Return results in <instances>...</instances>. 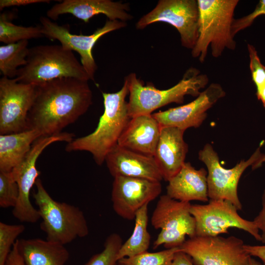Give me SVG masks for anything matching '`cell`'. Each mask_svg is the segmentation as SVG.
<instances>
[{"instance_id": "obj_1", "label": "cell", "mask_w": 265, "mask_h": 265, "mask_svg": "<svg viewBox=\"0 0 265 265\" xmlns=\"http://www.w3.org/2000/svg\"><path fill=\"white\" fill-rule=\"evenodd\" d=\"M92 97L88 81L76 78H58L36 85L27 130H36L41 137L61 132L87 111Z\"/></svg>"}, {"instance_id": "obj_2", "label": "cell", "mask_w": 265, "mask_h": 265, "mask_svg": "<svg viewBox=\"0 0 265 265\" xmlns=\"http://www.w3.org/2000/svg\"><path fill=\"white\" fill-rule=\"evenodd\" d=\"M129 94L125 79L121 89L115 93L103 92L104 110L95 130L90 134L73 139L66 145L67 152L87 151L97 164L101 165L115 147L131 118L126 98Z\"/></svg>"}, {"instance_id": "obj_3", "label": "cell", "mask_w": 265, "mask_h": 265, "mask_svg": "<svg viewBox=\"0 0 265 265\" xmlns=\"http://www.w3.org/2000/svg\"><path fill=\"white\" fill-rule=\"evenodd\" d=\"M125 79L129 86L128 107L131 118L142 114H151L155 110L172 103L182 104L186 95L196 98L209 81L206 74H201L194 67L188 69L178 83L164 90L157 88L152 83L144 85L135 73H131Z\"/></svg>"}, {"instance_id": "obj_4", "label": "cell", "mask_w": 265, "mask_h": 265, "mask_svg": "<svg viewBox=\"0 0 265 265\" xmlns=\"http://www.w3.org/2000/svg\"><path fill=\"white\" fill-rule=\"evenodd\" d=\"M198 36L191 55L203 63L210 46L213 57H220L225 49L235 50L236 42L231 32L234 13L238 0H197Z\"/></svg>"}, {"instance_id": "obj_5", "label": "cell", "mask_w": 265, "mask_h": 265, "mask_svg": "<svg viewBox=\"0 0 265 265\" xmlns=\"http://www.w3.org/2000/svg\"><path fill=\"white\" fill-rule=\"evenodd\" d=\"M61 78L90 79L73 51L62 45H44L29 48L26 63L15 78L19 82L37 85Z\"/></svg>"}, {"instance_id": "obj_6", "label": "cell", "mask_w": 265, "mask_h": 265, "mask_svg": "<svg viewBox=\"0 0 265 265\" xmlns=\"http://www.w3.org/2000/svg\"><path fill=\"white\" fill-rule=\"evenodd\" d=\"M35 185L33 197L42 219L40 228L45 233L47 240L65 245L88 235L87 221L79 208L54 200L40 179Z\"/></svg>"}, {"instance_id": "obj_7", "label": "cell", "mask_w": 265, "mask_h": 265, "mask_svg": "<svg viewBox=\"0 0 265 265\" xmlns=\"http://www.w3.org/2000/svg\"><path fill=\"white\" fill-rule=\"evenodd\" d=\"M190 202L180 201L167 194L160 196L153 212L151 225L160 229L153 243L154 249L163 245L166 248L179 247L195 236V221L190 212Z\"/></svg>"}, {"instance_id": "obj_8", "label": "cell", "mask_w": 265, "mask_h": 265, "mask_svg": "<svg viewBox=\"0 0 265 265\" xmlns=\"http://www.w3.org/2000/svg\"><path fill=\"white\" fill-rule=\"evenodd\" d=\"M260 147L247 160H241L234 167L226 169L222 166L217 153L212 145L206 144L198 153L199 160L206 165L207 169L208 196L210 199H223L232 203L238 210L242 205L238 194L239 179L249 166L253 169L258 168V163L263 154Z\"/></svg>"}, {"instance_id": "obj_9", "label": "cell", "mask_w": 265, "mask_h": 265, "mask_svg": "<svg viewBox=\"0 0 265 265\" xmlns=\"http://www.w3.org/2000/svg\"><path fill=\"white\" fill-rule=\"evenodd\" d=\"M74 134L60 132L49 136H42L36 139L22 162L11 171L19 187V198L13 208L14 217L22 222L34 223L40 218L37 209L32 205L29 198L31 188L40 174L36 167L38 158L50 144L58 141L71 142Z\"/></svg>"}, {"instance_id": "obj_10", "label": "cell", "mask_w": 265, "mask_h": 265, "mask_svg": "<svg viewBox=\"0 0 265 265\" xmlns=\"http://www.w3.org/2000/svg\"><path fill=\"white\" fill-rule=\"evenodd\" d=\"M230 202L210 199L208 204H191L190 212L195 221V236L216 237L231 228L243 230L261 241L260 232L253 221L241 217Z\"/></svg>"}, {"instance_id": "obj_11", "label": "cell", "mask_w": 265, "mask_h": 265, "mask_svg": "<svg viewBox=\"0 0 265 265\" xmlns=\"http://www.w3.org/2000/svg\"><path fill=\"white\" fill-rule=\"evenodd\" d=\"M157 22L166 23L176 28L182 46L192 50L198 36L197 0H160L153 10L138 20L136 27L142 29Z\"/></svg>"}, {"instance_id": "obj_12", "label": "cell", "mask_w": 265, "mask_h": 265, "mask_svg": "<svg viewBox=\"0 0 265 265\" xmlns=\"http://www.w3.org/2000/svg\"><path fill=\"white\" fill-rule=\"evenodd\" d=\"M243 241L231 236L189 238L179 247L188 255L194 265H247L250 256Z\"/></svg>"}, {"instance_id": "obj_13", "label": "cell", "mask_w": 265, "mask_h": 265, "mask_svg": "<svg viewBox=\"0 0 265 265\" xmlns=\"http://www.w3.org/2000/svg\"><path fill=\"white\" fill-rule=\"evenodd\" d=\"M35 88V84L21 83L15 78L0 79V134L27 130V117Z\"/></svg>"}, {"instance_id": "obj_14", "label": "cell", "mask_w": 265, "mask_h": 265, "mask_svg": "<svg viewBox=\"0 0 265 265\" xmlns=\"http://www.w3.org/2000/svg\"><path fill=\"white\" fill-rule=\"evenodd\" d=\"M42 33L52 40H57L63 47L77 52L80 56V62L90 80H94L97 66L92 54V50L97 41L103 35L127 26L125 22L107 21L104 26L97 29L92 34L84 35L72 34L69 26L59 25L49 18H40Z\"/></svg>"}, {"instance_id": "obj_15", "label": "cell", "mask_w": 265, "mask_h": 265, "mask_svg": "<svg viewBox=\"0 0 265 265\" xmlns=\"http://www.w3.org/2000/svg\"><path fill=\"white\" fill-rule=\"evenodd\" d=\"M161 192L160 182L137 178L115 177L111 191L113 209L124 219H134L137 212L158 197Z\"/></svg>"}, {"instance_id": "obj_16", "label": "cell", "mask_w": 265, "mask_h": 265, "mask_svg": "<svg viewBox=\"0 0 265 265\" xmlns=\"http://www.w3.org/2000/svg\"><path fill=\"white\" fill-rule=\"evenodd\" d=\"M225 94L220 84L212 83L190 103L152 115L161 127H174L185 131L197 128L207 118L208 110Z\"/></svg>"}, {"instance_id": "obj_17", "label": "cell", "mask_w": 265, "mask_h": 265, "mask_svg": "<svg viewBox=\"0 0 265 265\" xmlns=\"http://www.w3.org/2000/svg\"><path fill=\"white\" fill-rule=\"evenodd\" d=\"M129 10L128 3L110 0H64L49 9L47 16L50 19L56 20L61 15L71 14L88 23L94 16L104 14L109 20L126 22L132 19L128 13Z\"/></svg>"}, {"instance_id": "obj_18", "label": "cell", "mask_w": 265, "mask_h": 265, "mask_svg": "<svg viewBox=\"0 0 265 265\" xmlns=\"http://www.w3.org/2000/svg\"><path fill=\"white\" fill-rule=\"evenodd\" d=\"M105 161L114 177L123 176L160 182V171L153 157L138 153L118 144L107 155Z\"/></svg>"}, {"instance_id": "obj_19", "label": "cell", "mask_w": 265, "mask_h": 265, "mask_svg": "<svg viewBox=\"0 0 265 265\" xmlns=\"http://www.w3.org/2000/svg\"><path fill=\"white\" fill-rule=\"evenodd\" d=\"M185 131L174 127H162L154 155L163 180L169 181L181 169L188 152L184 139Z\"/></svg>"}, {"instance_id": "obj_20", "label": "cell", "mask_w": 265, "mask_h": 265, "mask_svg": "<svg viewBox=\"0 0 265 265\" xmlns=\"http://www.w3.org/2000/svg\"><path fill=\"white\" fill-rule=\"evenodd\" d=\"M161 127L152 114L132 117L122 132L118 145L153 157Z\"/></svg>"}, {"instance_id": "obj_21", "label": "cell", "mask_w": 265, "mask_h": 265, "mask_svg": "<svg viewBox=\"0 0 265 265\" xmlns=\"http://www.w3.org/2000/svg\"><path fill=\"white\" fill-rule=\"evenodd\" d=\"M166 194L175 200L209 201L207 171L202 168L196 169L189 162H185L180 170L169 181Z\"/></svg>"}, {"instance_id": "obj_22", "label": "cell", "mask_w": 265, "mask_h": 265, "mask_svg": "<svg viewBox=\"0 0 265 265\" xmlns=\"http://www.w3.org/2000/svg\"><path fill=\"white\" fill-rule=\"evenodd\" d=\"M16 243L25 265H65L70 257L64 245L46 239H18Z\"/></svg>"}, {"instance_id": "obj_23", "label": "cell", "mask_w": 265, "mask_h": 265, "mask_svg": "<svg viewBox=\"0 0 265 265\" xmlns=\"http://www.w3.org/2000/svg\"><path fill=\"white\" fill-rule=\"evenodd\" d=\"M40 137V133L34 130L0 134V171L10 172L19 165Z\"/></svg>"}, {"instance_id": "obj_24", "label": "cell", "mask_w": 265, "mask_h": 265, "mask_svg": "<svg viewBox=\"0 0 265 265\" xmlns=\"http://www.w3.org/2000/svg\"><path fill=\"white\" fill-rule=\"evenodd\" d=\"M148 206L146 204L136 212L134 229L130 237L121 245L117 256L118 261L147 251L151 237L147 229Z\"/></svg>"}, {"instance_id": "obj_25", "label": "cell", "mask_w": 265, "mask_h": 265, "mask_svg": "<svg viewBox=\"0 0 265 265\" xmlns=\"http://www.w3.org/2000/svg\"><path fill=\"white\" fill-rule=\"evenodd\" d=\"M28 44V40H22L0 47V71L3 77L15 78L18 69L26 65Z\"/></svg>"}, {"instance_id": "obj_26", "label": "cell", "mask_w": 265, "mask_h": 265, "mask_svg": "<svg viewBox=\"0 0 265 265\" xmlns=\"http://www.w3.org/2000/svg\"><path fill=\"white\" fill-rule=\"evenodd\" d=\"M12 14L3 12L0 15V41L5 44L44 37L41 26H23L12 22Z\"/></svg>"}, {"instance_id": "obj_27", "label": "cell", "mask_w": 265, "mask_h": 265, "mask_svg": "<svg viewBox=\"0 0 265 265\" xmlns=\"http://www.w3.org/2000/svg\"><path fill=\"white\" fill-rule=\"evenodd\" d=\"M179 247L168 248L157 252L147 251L131 257L119 260L117 263L123 265H171Z\"/></svg>"}, {"instance_id": "obj_28", "label": "cell", "mask_w": 265, "mask_h": 265, "mask_svg": "<svg viewBox=\"0 0 265 265\" xmlns=\"http://www.w3.org/2000/svg\"><path fill=\"white\" fill-rule=\"evenodd\" d=\"M122 244V238L119 234L109 235L105 240L102 251L93 256L84 265H115Z\"/></svg>"}, {"instance_id": "obj_29", "label": "cell", "mask_w": 265, "mask_h": 265, "mask_svg": "<svg viewBox=\"0 0 265 265\" xmlns=\"http://www.w3.org/2000/svg\"><path fill=\"white\" fill-rule=\"evenodd\" d=\"M25 228L23 224L0 222V265H4L17 238Z\"/></svg>"}, {"instance_id": "obj_30", "label": "cell", "mask_w": 265, "mask_h": 265, "mask_svg": "<svg viewBox=\"0 0 265 265\" xmlns=\"http://www.w3.org/2000/svg\"><path fill=\"white\" fill-rule=\"evenodd\" d=\"M19 187L10 172L0 171V207L16 206L19 198Z\"/></svg>"}, {"instance_id": "obj_31", "label": "cell", "mask_w": 265, "mask_h": 265, "mask_svg": "<svg viewBox=\"0 0 265 265\" xmlns=\"http://www.w3.org/2000/svg\"><path fill=\"white\" fill-rule=\"evenodd\" d=\"M247 47L252 80L257 89L265 85V66L262 63L255 47L248 44Z\"/></svg>"}, {"instance_id": "obj_32", "label": "cell", "mask_w": 265, "mask_h": 265, "mask_svg": "<svg viewBox=\"0 0 265 265\" xmlns=\"http://www.w3.org/2000/svg\"><path fill=\"white\" fill-rule=\"evenodd\" d=\"M265 15V0H260L255 9L249 14L238 19H234L231 27L233 36L250 26L259 16Z\"/></svg>"}, {"instance_id": "obj_33", "label": "cell", "mask_w": 265, "mask_h": 265, "mask_svg": "<svg viewBox=\"0 0 265 265\" xmlns=\"http://www.w3.org/2000/svg\"><path fill=\"white\" fill-rule=\"evenodd\" d=\"M253 221L260 232V241L265 244V190L262 196L261 210Z\"/></svg>"}, {"instance_id": "obj_34", "label": "cell", "mask_w": 265, "mask_h": 265, "mask_svg": "<svg viewBox=\"0 0 265 265\" xmlns=\"http://www.w3.org/2000/svg\"><path fill=\"white\" fill-rule=\"evenodd\" d=\"M49 0H0V9L8 7L15 6H24L37 3H50Z\"/></svg>"}, {"instance_id": "obj_35", "label": "cell", "mask_w": 265, "mask_h": 265, "mask_svg": "<svg viewBox=\"0 0 265 265\" xmlns=\"http://www.w3.org/2000/svg\"><path fill=\"white\" fill-rule=\"evenodd\" d=\"M244 248L250 256L259 258L263 263L262 265H265V245H252L244 244Z\"/></svg>"}, {"instance_id": "obj_36", "label": "cell", "mask_w": 265, "mask_h": 265, "mask_svg": "<svg viewBox=\"0 0 265 265\" xmlns=\"http://www.w3.org/2000/svg\"><path fill=\"white\" fill-rule=\"evenodd\" d=\"M4 265H25L18 251L16 241L12 247Z\"/></svg>"}, {"instance_id": "obj_37", "label": "cell", "mask_w": 265, "mask_h": 265, "mask_svg": "<svg viewBox=\"0 0 265 265\" xmlns=\"http://www.w3.org/2000/svg\"><path fill=\"white\" fill-rule=\"evenodd\" d=\"M171 265H194L191 257L179 250L175 255Z\"/></svg>"}, {"instance_id": "obj_38", "label": "cell", "mask_w": 265, "mask_h": 265, "mask_svg": "<svg viewBox=\"0 0 265 265\" xmlns=\"http://www.w3.org/2000/svg\"><path fill=\"white\" fill-rule=\"evenodd\" d=\"M256 94L258 99L261 101L265 108V85L256 89Z\"/></svg>"}, {"instance_id": "obj_39", "label": "cell", "mask_w": 265, "mask_h": 265, "mask_svg": "<svg viewBox=\"0 0 265 265\" xmlns=\"http://www.w3.org/2000/svg\"><path fill=\"white\" fill-rule=\"evenodd\" d=\"M247 265H263L261 263L256 260L252 258L251 257L248 260Z\"/></svg>"}, {"instance_id": "obj_40", "label": "cell", "mask_w": 265, "mask_h": 265, "mask_svg": "<svg viewBox=\"0 0 265 265\" xmlns=\"http://www.w3.org/2000/svg\"><path fill=\"white\" fill-rule=\"evenodd\" d=\"M264 162H265V155H263L262 157L260 160L259 164H258V167H259Z\"/></svg>"}, {"instance_id": "obj_41", "label": "cell", "mask_w": 265, "mask_h": 265, "mask_svg": "<svg viewBox=\"0 0 265 265\" xmlns=\"http://www.w3.org/2000/svg\"><path fill=\"white\" fill-rule=\"evenodd\" d=\"M118 265H123L118 263Z\"/></svg>"}]
</instances>
